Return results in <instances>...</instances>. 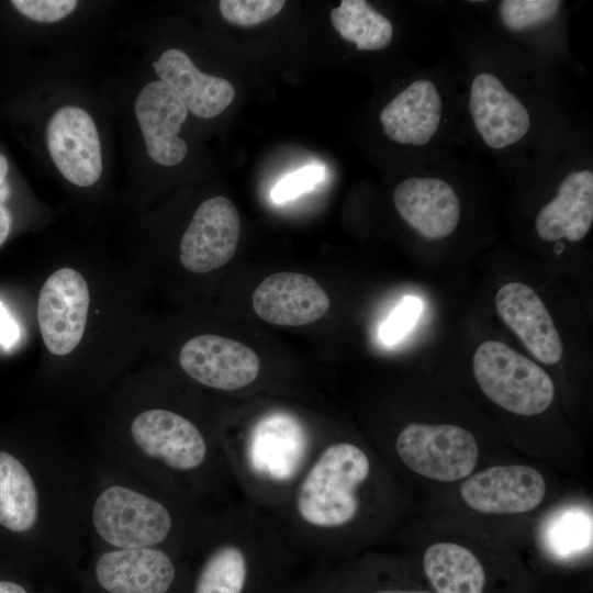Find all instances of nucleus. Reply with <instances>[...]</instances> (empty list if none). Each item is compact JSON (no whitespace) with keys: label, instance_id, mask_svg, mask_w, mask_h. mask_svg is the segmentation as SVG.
I'll return each mask as SVG.
<instances>
[{"label":"nucleus","instance_id":"1","mask_svg":"<svg viewBox=\"0 0 593 593\" xmlns=\"http://www.w3.org/2000/svg\"><path fill=\"white\" fill-rule=\"evenodd\" d=\"M505 47H473L460 86L461 116L474 141L500 157L521 155L549 144L558 114V94L548 74L524 66ZM559 122V121H557ZM555 137V136H553ZM557 138V137H556Z\"/></svg>","mask_w":593,"mask_h":593},{"label":"nucleus","instance_id":"2","mask_svg":"<svg viewBox=\"0 0 593 593\" xmlns=\"http://www.w3.org/2000/svg\"><path fill=\"white\" fill-rule=\"evenodd\" d=\"M147 478L102 454L82 466L81 519L92 551L160 548L172 536L175 515Z\"/></svg>","mask_w":593,"mask_h":593},{"label":"nucleus","instance_id":"3","mask_svg":"<svg viewBox=\"0 0 593 593\" xmlns=\"http://www.w3.org/2000/svg\"><path fill=\"white\" fill-rule=\"evenodd\" d=\"M448 75L419 69L379 113L384 136L395 145L417 149L419 160L434 154L461 116L460 86Z\"/></svg>","mask_w":593,"mask_h":593},{"label":"nucleus","instance_id":"4","mask_svg":"<svg viewBox=\"0 0 593 593\" xmlns=\"http://www.w3.org/2000/svg\"><path fill=\"white\" fill-rule=\"evenodd\" d=\"M145 477L153 470L188 474L208 459V443L199 427L168 409L148 407L128 422L123 439L104 454Z\"/></svg>","mask_w":593,"mask_h":593},{"label":"nucleus","instance_id":"5","mask_svg":"<svg viewBox=\"0 0 593 593\" xmlns=\"http://www.w3.org/2000/svg\"><path fill=\"white\" fill-rule=\"evenodd\" d=\"M369 471V459L358 446L349 443L329 445L300 485L295 502L299 516L320 528L349 523L359 507L357 489Z\"/></svg>","mask_w":593,"mask_h":593},{"label":"nucleus","instance_id":"6","mask_svg":"<svg viewBox=\"0 0 593 593\" xmlns=\"http://www.w3.org/2000/svg\"><path fill=\"white\" fill-rule=\"evenodd\" d=\"M473 373L482 392L504 410L523 416L545 412L555 387L537 363L499 340L483 342L473 355Z\"/></svg>","mask_w":593,"mask_h":593},{"label":"nucleus","instance_id":"7","mask_svg":"<svg viewBox=\"0 0 593 593\" xmlns=\"http://www.w3.org/2000/svg\"><path fill=\"white\" fill-rule=\"evenodd\" d=\"M179 578L166 549H107L92 551L74 580L79 593H174Z\"/></svg>","mask_w":593,"mask_h":593},{"label":"nucleus","instance_id":"8","mask_svg":"<svg viewBox=\"0 0 593 593\" xmlns=\"http://www.w3.org/2000/svg\"><path fill=\"white\" fill-rule=\"evenodd\" d=\"M416 174L401 180L393 190V204L402 221L427 240H440L457 230L461 202L446 167L419 160Z\"/></svg>","mask_w":593,"mask_h":593},{"label":"nucleus","instance_id":"9","mask_svg":"<svg viewBox=\"0 0 593 593\" xmlns=\"http://www.w3.org/2000/svg\"><path fill=\"white\" fill-rule=\"evenodd\" d=\"M557 156V155H556ZM558 179L553 195L537 212L535 231L548 243L582 240L593 224V169L578 150L555 157Z\"/></svg>","mask_w":593,"mask_h":593},{"label":"nucleus","instance_id":"10","mask_svg":"<svg viewBox=\"0 0 593 593\" xmlns=\"http://www.w3.org/2000/svg\"><path fill=\"white\" fill-rule=\"evenodd\" d=\"M395 449L412 471L444 482L469 475L479 455L474 436L449 424H409L399 434Z\"/></svg>","mask_w":593,"mask_h":593},{"label":"nucleus","instance_id":"11","mask_svg":"<svg viewBox=\"0 0 593 593\" xmlns=\"http://www.w3.org/2000/svg\"><path fill=\"white\" fill-rule=\"evenodd\" d=\"M90 290L74 268L55 270L43 283L37 301L40 332L47 350L63 357L80 344L87 325Z\"/></svg>","mask_w":593,"mask_h":593},{"label":"nucleus","instance_id":"12","mask_svg":"<svg viewBox=\"0 0 593 593\" xmlns=\"http://www.w3.org/2000/svg\"><path fill=\"white\" fill-rule=\"evenodd\" d=\"M51 158L69 182L94 184L102 175L101 143L91 115L82 108L65 105L56 110L46 127Z\"/></svg>","mask_w":593,"mask_h":593},{"label":"nucleus","instance_id":"13","mask_svg":"<svg viewBox=\"0 0 593 593\" xmlns=\"http://www.w3.org/2000/svg\"><path fill=\"white\" fill-rule=\"evenodd\" d=\"M240 219L235 205L219 195L203 201L180 240V261L194 273L227 264L236 253Z\"/></svg>","mask_w":593,"mask_h":593},{"label":"nucleus","instance_id":"14","mask_svg":"<svg viewBox=\"0 0 593 593\" xmlns=\"http://www.w3.org/2000/svg\"><path fill=\"white\" fill-rule=\"evenodd\" d=\"M179 365L197 382L223 391L249 385L260 371L259 358L250 347L212 334L186 342L179 353Z\"/></svg>","mask_w":593,"mask_h":593},{"label":"nucleus","instance_id":"15","mask_svg":"<svg viewBox=\"0 0 593 593\" xmlns=\"http://www.w3.org/2000/svg\"><path fill=\"white\" fill-rule=\"evenodd\" d=\"M546 493L541 473L524 465L494 466L460 486L462 500L486 514H518L536 508Z\"/></svg>","mask_w":593,"mask_h":593},{"label":"nucleus","instance_id":"16","mask_svg":"<svg viewBox=\"0 0 593 593\" xmlns=\"http://www.w3.org/2000/svg\"><path fill=\"white\" fill-rule=\"evenodd\" d=\"M251 300L261 320L281 326L313 323L331 306L329 296L314 278L289 271L267 277L255 289Z\"/></svg>","mask_w":593,"mask_h":593},{"label":"nucleus","instance_id":"17","mask_svg":"<svg viewBox=\"0 0 593 593\" xmlns=\"http://www.w3.org/2000/svg\"><path fill=\"white\" fill-rule=\"evenodd\" d=\"M135 115L149 157L163 166H176L188 147L179 137L188 110L178 94L161 80L147 83L135 100Z\"/></svg>","mask_w":593,"mask_h":593},{"label":"nucleus","instance_id":"18","mask_svg":"<svg viewBox=\"0 0 593 593\" xmlns=\"http://www.w3.org/2000/svg\"><path fill=\"white\" fill-rule=\"evenodd\" d=\"M503 322L529 353L545 365L557 363L563 354L560 335L541 299L528 286L510 282L495 296Z\"/></svg>","mask_w":593,"mask_h":593},{"label":"nucleus","instance_id":"19","mask_svg":"<svg viewBox=\"0 0 593 593\" xmlns=\"http://www.w3.org/2000/svg\"><path fill=\"white\" fill-rule=\"evenodd\" d=\"M153 67L163 82L182 100L188 111L201 119L220 115L235 98L233 85L200 71L181 49L169 48Z\"/></svg>","mask_w":593,"mask_h":593},{"label":"nucleus","instance_id":"20","mask_svg":"<svg viewBox=\"0 0 593 593\" xmlns=\"http://www.w3.org/2000/svg\"><path fill=\"white\" fill-rule=\"evenodd\" d=\"M496 27L510 40L540 47L558 35L564 18V2L558 0H501L493 7Z\"/></svg>","mask_w":593,"mask_h":593},{"label":"nucleus","instance_id":"21","mask_svg":"<svg viewBox=\"0 0 593 593\" xmlns=\"http://www.w3.org/2000/svg\"><path fill=\"white\" fill-rule=\"evenodd\" d=\"M426 577L437 593H483L484 569L467 548L454 542L429 546L423 558Z\"/></svg>","mask_w":593,"mask_h":593},{"label":"nucleus","instance_id":"22","mask_svg":"<svg viewBox=\"0 0 593 593\" xmlns=\"http://www.w3.org/2000/svg\"><path fill=\"white\" fill-rule=\"evenodd\" d=\"M592 513L580 505L552 511L539 529L545 552L559 561H572L592 550Z\"/></svg>","mask_w":593,"mask_h":593},{"label":"nucleus","instance_id":"23","mask_svg":"<svg viewBox=\"0 0 593 593\" xmlns=\"http://www.w3.org/2000/svg\"><path fill=\"white\" fill-rule=\"evenodd\" d=\"M329 15L335 31L359 52L383 51L393 41V23L368 1L342 0Z\"/></svg>","mask_w":593,"mask_h":593},{"label":"nucleus","instance_id":"24","mask_svg":"<svg viewBox=\"0 0 593 593\" xmlns=\"http://www.w3.org/2000/svg\"><path fill=\"white\" fill-rule=\"evenodd\" d=\"M247 575L243 551L232 544L213 549L202 563L192 593H242Z\"/></svg>","mask_w":593,"mask_h":593},{"label":"nucleus","instance_id":"25","mask_svg":"<svg viewBox=\"0 0 593 593\" xmlns=\"http://www.w3.org/2000/svg\"><path fill=\"white\" fill-rule=\"evenodd\" d=\"M283 0H221L222 16L237 26H254L277 15L284 7Z\"/></svg>","mask_w":593,"mask_h":593},{"label":"nucleus","instance_id":"26","mask_svg":"<svg viewBox=\"0 0 593 593\" xmlns=\"http://www.w3.org/2000/svg\"><path fill=\"white\" fill-rule=\"evenodd\" d=\"M423 310L422 301L412 295L402 299L380 328L381 340L387 345L400 342L415 325Z\"/></svg>","mask_w":593,"mask_h":593},{"label":"nucleus","instance_id":"27","mask_svg":"<svg viewBox=\"0 0 593 593\" xmlns=\"http://www.w3.org/2000/svg\"><path fill=\"white\" fill-rule=\"evenodd\" d=\"M325 176L322 165H307L282 178L273 187L271 198L278 203L287 202L312 190Z\"/></svg>","mask_w":593,"mask_h":593},{"label":"nucleus","instance_id":"28","mask_svg":"<svg viewBox=\"0 0 593 593\" xmlns=\"http://www.w3.org/2000/svg\"><path fill=\"white\" fill-rule=\"evenodd\" d=\"M11 4L30 20L53 23L71 14L78 2L75 0H12Z\"/></svg>","mask_w":593,"mask_h":593},{"label":"nucleus","instance_id":"29","mask_svg":"<svg viewBox=\"0 0 593 593\" xmlns=\"http://www.w3.org/2000/svg\"><path fill=\"white\" fill-rule=\"evenodd\" d=\"M9 164L7 158L0 154V247L8 238L11 231V214L5 202L10 195V186L7 181Z\"/></svg>","mask_w":593,"mask_h":593},{"label":"nucleus","instance_id":"30","mask_svg":"<svg viewBox=\"0 0 593 593\" xmlns=\"http://www.w3.org/2000/svg\"><path fill=\"white\" fill-rule=\"evenodd\" d=\"M42 588L30 577L0 574V593H37Z\"/></svg>","mask_w":593,"mask_h":593},{"label":"nucleus","instance_id":"31","mask_svg":"<svg viewBox=\"0 0 593 593\" xmlns=\"http://www.w3.org/2000/svg\"><path fill=\"white\" fill-rule=\"evenodd\" d=\"M18 327L8 316L0 303V343L5 346H11L18 338Z\"/></svg>","mask_w":593,"mask_h":593},{"label":"nucleus","instance_id":"32","mask_svg":"<svg viewBox=\"0 0 593 593\" xmlns=\"http://www.w3.org/2000/svg\"><path fill=\"white\" fill-rule=\"evenodd\" d=\"M377 593H429L425 591H405V590H384Z\"/></svg>","mask_w":593,"mask_h":593},{"label":"nucleus","instance_id":"33","mask_svg":"<svg viewBox=\"0 0 593 593\" xmlns=\"http://www.w3.org/2000/svg\"><path fill=\"white\" fill-rule=\"evenodd\" d=\"M37 593H56V591L52 584H47L43 586Z\"/></svg>","mask_w":593,"mask_h":593}]
</instances>
